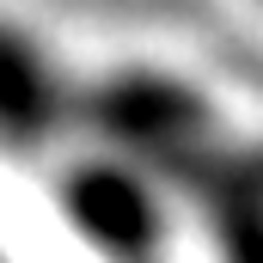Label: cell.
I'll use <instances>...</instances> for the list:
<instances>
[{
    "mask_svg": "<svg viewBox=\"0 0 263 263\" xmlns=\"http://www.w3.org/2000/svg\"><path fill=\"white\" fill-rule=\"evenodd\" d=\"M73 129L104 135L123 159L159 172L178 153L214 141L220 135V117H214V104L202 98L196 86L165 80V73H147V67H123V73H98V80L80 86Z\"/></svg>",
    "mask_w": 263,
    "mask_h": 263,
    "instance_id": "6da1fadb",
    "label": "cell"
},
{
    "mask_svg": "<svg viewBox=\"0 0 263 263\" xmlns=\"http://www.w3.org/2000/svg\"><path fill=\"white\" fill-rule=\"evenodd\" d=\"M62 220L92 245V251H110V257H141L159 245V190H153V172L135 165L123 153L110 159H86L62 178Z\"/></svg>",
    "mask_w": 263,
    "mask_h": 263,
    "instance_id": "7a4b0ae2",
    "label": "cell"
},
{
    "mask_svg": "<svg viewBox=\"0 0 263 263\" xmlns=\"http://www.w3.org/2000/svg\"><path fill=\"white\" fill-rule=\"evenodd\" d=\"M73 98L80 86H67L31 37L0 25V141L18 153L49 147L62 129H73Z\"/></svg>",
    "mask_w": 263,
    "mask_h": 263,
    "instance_id": "3957f363",
    "label": "cell"
}]
</instances>
